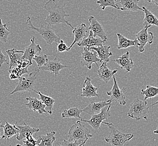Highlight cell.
Segmentation results:
<instances>
[{"label": "cell", "instance_id": "cell-1", "mask_svg": "<svg viewBox=\"0 0 158 146\" xmlns=\"http://www.w3.org/2000/svg\"><path fill=\"white\" fill-rule=\"evenodd\" d=\"M44 8L48 13L44 20L48 26H57L64 23L73 29L69 21L65 19V17L69 16V15L65 11L63 7L57 5L55 0H48L44 4Z\"/></svg>", "mask_w": 158, "mask_h": 146}, {"label": "cell", "instance_id": "cell-2", "mask_svg": "<svg viewBox=\"0 0 158 146\" xmlns=\"http://www.w3.org/2000/svg\"><path fill=\"white\" fill-rule=\"evenodd\" d=\"M92 137L90 130L82 124L81 121H77L72 125L68 132V141L77 142L83 146H85L87 141Z\"/></svg>", "mask_w": 158, "mask_h": 146}, {"label": "cell", "instance_id": "cell-3", "mask_svg": "<svg viewBox=\"0 0 158 146\" xmlns=\"http://www.w3.org/2000/svg\"><path fill=\"white\" fill-rule=\"evenodd\" d=\"M102 124L108 125V128L110 130L109 136L105 137V140L111 146H123L125 143L130 141L134 137L133 134L121 133L112 123L103 121Z\"/></svg>", "mask_w": 158, "mask_h": 146}, {"label": "cell", "instance_id": "cell-4", "mask_svg": "<svg viewBox=\"0 0 158 146\" xmlns=\"http://www.w3.org/2000/svg\"><path fill=\"white\" fill-rule=\"evenodd\" d=\"M26 23L30 29L38 32L42 38H43L48 45H52L53 42H55L56 45L59 43L61 40L59 35L55 34V33L52 30V29L51 28L50 26L48 25L47 26L41 25L40 27L39 28L35 27V26L32 24L31 18L29 16H28Z\"/></svg>", "mask_w": 158, "mask_h": 146}, {"label": "cell", "instance_id": "cell-5", "mask_svg": "<svg viewBox=\"0 0 158 146\" xmlns=\"http://www.w3.org/2000/svg\"><path fill=\"white\" fill-rule=\"evenodd\" d=\"M146 101H142L136 99L130 106V110L127 114V117L139 120L143 119L148 121L149 115V107Z\"/></svg>", "mask_w": 158, "mask_h": 146}, {"label": "cell", "instance_id": "cell-6", "mask_svg": "<svg viewBox=\"0 0 158 146\" xmlns=\"http://www.w3.org/2000/svg\"><path fill=\"white\" fill-rule=\"evenodd\" d=\"M40 69H37L32 73L28 74L27 77L20 76L19 83L15 88L11 92L10 95H13L18 92H31L34 91V88L35 86V80L37 78V75L40 71Z\"/></svg>", "mask_w": 158, "mask_h": 146}, {"label": "cell", "instance_id": "cell-7", "mask_svg": "<svg viewBox=\"0 0 158 146\" xmlns=\"http://www.w3.org/2000/svg\"><path fill=\"white\" fill-rule=\"evenodd\" d=\"M111 107V105L106 106L102 109L100 113L92 115L91 118L89 120H85L82 119H81V121L87 123L90 126H91L94 128V129L95 130V132H96L100 129L101 124L103 122V121L106 120V122H108V118L111 116V114H110Z\"/></svg>", "mask_w": 158, "mask_h": 146}, {"label": "cell", "instance_id": "cell-8", "mask_svg": "<svg viewBox=\"0 0 158 146\" xmlns=\"http://www.w3.org/2000/svg\"><path fill=\"white\" fill-rule=\"evenodd\" d=\"M152 26H144L141 30L136 34V38L138 42V49L139 52H143L145 51V47L148 43L152 45L154 38L153 33L148 32V29Z\"/></svg>", "mask_w": 158, "mask_h": 146}, {"label": "cell", "instance_id": "cell-9", "mask_svg": "<svg viewBox=\"0 0 158 146\" xmlns=\"http://www.w3.org/2000/svg\"><path fill=\"white\" fill-rule=\"evenodd\" d=\"M113 78L114 80L113 86L110 91L107 92V95L110 96V99L112 102H118L120 105L124 106L126 104V95L124 94V92H126V89L125 88L120 89L119 87L115 75L113 76Z\"/></svg>", "mask_w": 158, "mask_h": 146}, {"label": "cell", "instance_id": "cell-10", "mask_svg": "<svg viewBox=\"0 0 158 146\" xmlns=\"http://www.w3.org/2000/svg\"><path fill=\"white\" fill-rule=\"evenodd\" d=\"M101 63L102 61L98 58L97 53L93 50H89L87 47H84V51L81 54V63L82 67H87L89 70L92 69V64L95 63L98 67V63Z\"/></svg>", "mask_w": 158, "mask_h": 146}, {"label": "cell", "instance_id": "cell-11", "mask_svg": "<svg viewBox=\"0 0 158 146\" xmlns=\"http://www.w3.org/2000/svg\"><path fill=\"white\" fill-rule=\"evenodd\" d=\"M89 21L90 25L89 26L88 30H91L93 32V34L94 37H98L101 38L102 40L107 41L108 37L106 33L105 32L104 29L102 26L100 22L96 19L95 17L90 16L89 18Z\"/></svg>", "mask_w": 158, "mask_h": 146}, {"label": "cell", "instance_id": "cell-12", "mask_svg": "<svg viewBox=\"0 0 158 146\" xmlns=\"http://www.w3.org/2000/svg\"><path fill=\"white\" fill-rule=\"evenodd\" d=\"M66 67L71 68L72 67L63 65L57 59V57L56 56L53 60L48 61L44 66H42L40 69V70L48 71L51 73L54 74L55 75V78H56L57 75L60 73V70Z\"/></svg>", "mask_w": 158, "mask_h": 146}, {"label": "cell", "instance_id": "cell-13", "mask_svg": "<svg viewBox=\"0 0 158 146\" xmlns=\"http://www.w3.org/2000/svg\"><path fill=\"white\" fill-rule=\"evenodd\" d=\"M35 37H33L31 39V44L27 46L24 49V53L22 55L23 59L28 60L31 64H32V60L35 55L37 53H40L42 51V48L40 45L35 43Z\"/></svg>", "mask_w": 158, "mask_h": 146}, {"label": "cell", "instance_id": "cell-14", "mask_svg": "<svg viewBox=\"0 0 158 146\" xmlns=\"http://www.w3.org/2000/svg\"><path fill=\"white\" fill-rule=\"evenodd\" d=\"M112 102L110 99L100 102H91L85 108L82 110V112L86 113L89 115L98 114L101 112L102 109L105 106L111 105Z\"/></svg>", "mask_w": 158, "mask_h": 146}, {"label": "cell", "instance_id": "cell-15", "mask_svg": "<svg viewBox=\"0 0 158 146\" xmlns=\"http://www.w3.org/2000/svg\"><path fill=\"white\" fill-rule=\"evenodd\" d=\"M98 88L95 87L91 83V79L89 76H87L82 88V93L80 95L81 96L91 98L94 97H99L98 93H97Z\"/></svg>", "mask_w": 158, "mask_h": 146}, {"label": "cell", "instance_id": "cell-16", "mask_svg": "<svg viewBox=\"0 0 158 146\" xmlns=\"http://www.w3.org/2000/svg\"><path fill=\"white\" fill-rule=\"evenodd\" d=\"M105 42H106L102 40L101 38L94 37L93 32H92L91 30H90L87 38H84L82 41L77 43L79 47H85L89 50V48L91 47L101 46Z\"/></svg>", "mask_w": 158, "mask_h": 146}, {"label": "cell", "instance_id": "cell-17", "mask_svg": "<svg viewBox=\"0 0 158 146\" xmlns=\"http://www.w3.org/2000/svg\"><path fill=\"white\" fill-rule=\"evenodd\" d=\"M26 100L28 101V103H25V106L33 111H38L40 114L44 113H48L46 110V105L36 97H29L26 98Z\"/></svg>", "mask_w": 158, "mask_h": 146}, {"label": "cell", "instance_id": "cell-18", "mask_svg": "<svg viewBox=\"0 0 158 146\" xmlns=\"http://www.w3.org/2000/svg\"><path fill=\"white\" fill-rule=\"evenodd\" d=\"M18 129V133L16 134V139L18 140H21L23 139L26 138L30 135H33V134L39 132L40 129L38 128H32L24 123V125H20L18 124H15Z\"/></svg>", "mask_w": 158, "mask_h": 146}, {"label": "cell", "instance_id": "cell-19", "mask_svg": "<svg viewBox=\"0 0 158 146\" xmlns=\"http://www.w3.org/2000/svg\"><path fill=\"white\" fill-rule=\"evenodd\" d=\"M7 54L9 57V72L14 67L18 66L24 60L23 59L22 56H21L20 54H23V51H18L15 48L13 49H8L7 50Z\"/></svg>", "mask_w": 158, "mask_h": 146}, {"label": "cell", "instance_id": "cell-20", "mask_svg": "<svg viewBox=\"0 0 158 146\" xmlns=\"http://www.w3.org/2000/svg\"><path fill=\"white\" fill-rule=\"evenodd\" d=\"M112 61L115 62L118 65H119L120 69L126 70V73L130 72L133 67V60L131 57H130L129 52H126L116 60H112Z\"/></svg>", "mask_w": 158, "mask_h": 146}, {"label": "cell", "instance_id": "cell-21", "mask_svg": "<svg viewBox=\"0 0 158 146\" xmlns=\"http://www.w3.org/2000/svg\"><path fill=\"white\" fill-rule=\"evenodd\" d=\"M140 0H120V2H117L116 5L118 7L120 5L119 10L126 11H143L142 8L138 6V3Z\"/></svg>", "mask_w": 158, "mask_h": 146}, {"label": "cell", "instance_id": "cell-22", "mask_svg": "<svg viewBox=\"0 0 158 146\" xmlns=\"http://www.w3.org/2000/svg\"><path fill=\"white\" fill-rule=\"evenodd\" d=\"M111 47L109 46H101L98 47H91L89 50L96 51L98 58L103 62L106 63L110 61L109 57L113 55V53L110 52Z\"/></svg>", "mask_w": 158, "mask_h": 146}, {"label": "cell", "instance_id": "cell-23", "mask_svg": "<svg viewBox=\"0 0 158 146\" xmlns=\"http://www.w3.org/2000/svg\"><path fill=\"white\" fill-rule=\"evenodd\" d=\"M117 71L118 69L114 70L109 69L107 66V63L103 62L98 71V74L99 78L105 83H107L113 78Z\"/></svg>", "mask_w": 158, "mask_h": 146}, {"label": "cell", "instance_id": "cell-24", "mask_svg": "<svg viewBox=\"0 0 158 146\" xmlns=\"http://www.w3.org/2000/svg\"><path fill=\"white\" fill-rule=\"evenodd\" d=\"M87 30L88 29H87V26L85 23H82L81 24L76 26L75 28L73 29L72 33L74 35V39L72 45H70V46L69 47V50H70V49L72 48L75 43H78L79 42L82 41L84 38H86Z\"/></svg>", "mask_w": 158, "mask_h": 146}, {"label": "cell", "instance_id": "cell-25", "mask_svg": "<svg viewBox=\"0 0 158 146\" xmlns=\"http://www.w3.org/2000/svg\"><path fill=\"white\" fill-rule=\"evenodd\" d=\"M117 35L118 39L117 45V48L118 50L127 48L132 46H137L138 42L136 38L134 40L129 39L120 33H117Z\"/></svg>", "mask_w": 158, "mask_h": 146}, {"label": "cell", "instance_id": "cell-26", "mask_svg": "<svg viewBox=\"0 0 158 146\" xmlns=\"http://www.w3.org/2000/svg\"><path fill=\"white\" fill-rule=\"evenodd\" d=\"M143 11L145 13V18L143 20V26L154 25L158 27V19L154 14L147 9L145 6H142Z\"/></svg>", "mask_w": 158, "mask_h": 146}, {"label": "cell", "instance_id": "cell-27", "mask_svg": "<svg viewBox=\"0 0 158 146\" xmlns=\"http://www.w3.org/2000/svg\"><path fill=\"white\" fill-rule=\"evenodd\" d=\"M1 128H3V134L2 138L4 140L9 139L14 135H16L18 133V129L15 125H11L6 121V124L5 125H1Z\"/></svg>", "mask_w": 158, "mask_h": 146}, {"label": "cell", "instance_id": "cell-28", "mask_svg": "<svg viewBox=\"0 0 158 146\" xmlns=\"http://www.w3.org/2000/svg\"><path fill=\"white\" fill-rule=\"evenodd\" d=\"M55 132L51 131L46 135L40 136V142L36 146H53V143L55 140Z\"/></svg>", "mask_w": 158, "mask_h": 146}, {"label": "cell", "instance_id": "cell-29", "mask_svg": "<svg viewBox=\"0 0 158 146\" xmlns=\"http://www.w3.org/2000/svg\"><path fill=\"white\" fill-rule=\"evenodd\" d=\"M40 97V100L41 101L44 105H46V108H48V113L49 114L51 115L52 114V108L54 107V103L55 102V100L54 99L51 98L49 96L44 95L41 92L35 91V90L33 91Z\"/></svg>", "mask_w": 158, "mask_h": 146}, {"label": "cell", "instance_id": "cell-30", "mask_svg": "<svg viewBox=\"0 0 158 146\" xmlns=\"http://www.w3.org/2000/svg\"><path fill=\"white\" fill-rule=\"evenodd\" d=\"M82 110L78 107H72L69 108L67 110H65L61 113L62 118H79V119H82L81 117Z\"/></svg>", "mask_w": 158, "mask_h": 146}, {"label": "cell", "instance_id": "cell-31", "mask_svg": "<svg viewBox=\"0 0 158 146\" xmlns=\"http://www.w3.org/2000/svg\"><path fill=\"white\" fill-rule=\"evenodd\" d=\"M141 95H145L144 101H146L147 99H152L158 95V87L148 85L145 89L141 90Z\"/></svg>", "mask_w": 158, "mask_h": 146}, {"label": "cell", "instance_id": "cell-32", "mask_svg": "<svg viewBox=\"0 0 158 146\" xmlns=\"http://www.w3.org/2000/svg\"><path fill=\"white\" fill-rule=\"evenodd\" d=\"M10 34V32L7 28L6 24H3L2 19H0V41L6 43Z\"/></svg>", "mask_w": 158, "mask_h": 146}, {"label": "cell", "instance_id": "cell-33", "mask_svg": "<svg viewBox=\"0 0 158 146\" xmlns=\"http://www.w3.org/2000/svg\"><path fill=\"white\" fill-rule=\"evenodd\" d=\"M117 0H97L96 3L100 7L101 9L104 10L106 7H112L117 10H119V7L116 5Z\"/></svg>", "mask_w": 158, "mask_h": 146}, {"label": "cell", "instance_id": "cell-34", "mask_svg": "<svg viewBox=\"0 0 158 146\" xmlns=\"http://www.w3.org/2000/svg\"><path fill=\"white\" fill-rule=\"evenodd\" d=\"M9 73L14 74L18 79L20 76H22L23 74H28L30 72L28 70V67H22L20 65H18L12 69Z\"/></svg>", "mask_w": 158, "mask_h": 146}, {"label": "cell", "instance_id": "cell-35", "mask_svg": "<svg viewBox=\"0 0 158 146\" xmlns=\"http://www.w3.org/2000/svg\"><path fill=\"white\" fill-rule=\"evenodd\" d=\"M33 60L36 62L39 69L42 66H44V64H46L48 61V55L45 54L40 55L38 56L35 55Z\"/></svg>", "mask_w": 158, "mask_h": 146}, {"label": "cell", "instance_id": "cell-36", "mask_svg": "<svg viewBox=\"0 0 158 146\" xmlns=\"http://www.w3.org/2000/svg\"><path fill=\"white\" fill-rule=\"evenodd\" d=\"M23 141V146H36L40 142V138L36 140L33 137L32 135L28 136Z\"/></svg>", "mask_w": 158, "mask_h": 146}, {"label": "cell", "instance_id": "cell-37", "mask_svg": "<svg viewBox=\"0 0 158 146\" xmlns=\"http://www.w3.org/2000/svg\"><path fill=\"white\" fill-rule=\"evenodd\" d=\"M70 51L69 47L67 46V45L64 42L63 39L60 40L59 43L57 44V51L58 52H63L65 51Z\"/></svg>", "mask_w": 158, "mask_h": 146}, {"label": "cell", "instance_id": "cell-38", "mask_svg": "<svg viewBox=\"0 0 158 146\" xmlns=\"http://www.w3.org/2000/svg\"><path fill=\"white\" fill-rule=\"evenodd\" d=\"M60 146H83L77 142H69L67 140H64L60 144Z\"/></svg>", "mask_w": 158, "mask_h": 146}, {"label": "cell", "instance_id": "cell-39", "mask_svg": "<svg viewBox=\"0 0 158 146\" xmlns=\"http://www.w3.org/2000/svg\"><path fill=\"white\" fill-rule=\"evenodd\" d=\"M7 56L4 55L3 53L2 52V51L0 50V67H2V65H3L4 63H6L7 64H9V63L7 62Z\"/></svg>", "mask_w": 158, "mask_h": 146}, {"label": "cell", "instance_id": "cell-40", "mask_svg": "<svg viewBox=\"0 0 158 146\" xmlns=\"http://www.w3.org/2000/svg\"><path fill=\"white\" fill-rule=\"evenodd\" d=\"M150 2L152 4H154L155 5H158V0H150Z\"/></svg>", "mask_w": 158, "mask_h": 146}, {"label": "cell", "instance_id": "cell-41", "mask_svg": "<svg viewBox=\"0 0 158 146\" xmlns=\"http://www.w3.org/2000/svg\"><path fill=\"white\" fill-rule=\"evenodd\" d=\"M153 133L158 134V127H157V128L156 129V130H154V131H153Z\"/></svg>", "mask_w": 158, "mask_h": 146}, {"label": "cell", "instance_id": "cell-42", "mask_svg": "<svg viewBox=\"0 0 158 146\" xmlns=\"http://www.w3.org/2000/svg\"><path fill=\"white\" fill-rule=\"evenodd\" d=\"M158 105V100L156 102H155V103H153V104H152L150 107H152V106H154V105Z\"/></svg>", "mask_w": 158, "mask_h": 146}, {"label": "cell", "instance_id": "cell-43", "mask_svg": "<svg viewBox=\"0 0 158 146\" xmlns=\"http://www.w3.org/2000/svg\"><path fill=\"white\" fill-rule=\"evenodd\" d=\"M1 121H0V128H1ZM1 138H2V136H1V132H0V139Z\"/></svg>", "mask_w": 158, "mask_h": 146}, {"label": "cell", "instance_id": "cell-44", "mask_svg": "<svg viewBox=\"0 0 158 146\" xmlns=\"http://www.w3.org/2000/svg\"><path fill=\"white\" fill-rule=\"evenodd\" d=\"M143 1H145V2H150V0H143Z\"/></svg>", "mask_w": 158, "mask_h": 146}, {"label": "cell", "instance_id": "cell-45", "mask_svg": "<svg viewBox=\"0 0 158 146\" xmlns=\"http://www.w3.org/2000/svg\"><path fill=\"white\" fill-rule=\"evenodd\" d=\"M22 146L21 144H16V146Z\"/></svg>", "mask_w": 158, "mask_h": 146}]
</instances>
